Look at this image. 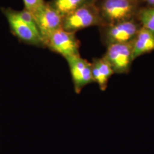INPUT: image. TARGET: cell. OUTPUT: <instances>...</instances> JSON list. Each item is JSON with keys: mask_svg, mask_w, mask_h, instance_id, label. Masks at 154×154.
<instances>
[{"mask_svg": "<svg viewBox=\"0 0 154 154\" xmlns=\"http://www.w3.org/2000/svg\"><path fill=\"white\" fill-rule=\"evenodd\" d=\"M95 4L102 26L135 19L143 6L141 0H96Z\"/></svg>", "mask_w": 154, "mask_h": 154, "instance_id": "6da1fadb", "label": "cell"}, {"mask_svg": "<svg viewBox=\"0 0 154 154\" xmlns=\"http://www.w3.org/2000/svg\"><path fill=\"white\" fill-rule=\"evenodd\" d=\"M103 23L95 2L82 6L63 17L62 28L75 33L91 26H102Z\"/></svg>", "mask_w": 154, "mask_h": 154, "instance_id": "7a4b0ae2", "label": "cell"}, {"mask_svg": "<svg viewBox=\"0 0 154 154\" xmlns=\"http://www.w3.org/2000/svg\"><path fill=\"white\" fill-rule=\"evenodd\" d=\"M99 28L102 42L107 47L110 45L132 42L141 25L135 18Z\"/></svg>", "mask_w": 154, "mask_h": 154, "instance_id": "3957f363", "label": "cell"}, {"mask_svg": "<svg viewBox=\"0 0 154 154\" xmlns=\"http://www.w3.org/2000/svg\"><path fill=\"white\" fill-rule=\"evenodd\" d=\"M44 45L65 58L80 55V42L76 37L75 33L66 31L62 28L50 34L45 40Z\"/></svg>", "mask_w": 154, "mask_h": 154, "instance_id": "277c9868", "label": "cell"}, {"mask_svg": "<svg viewBox=\"0 0 154 154\" xmlns=\"http://www.w3.org/2000/svg\"><path fill=\"white\" fill-rule=\"evenodd\" d=\"M114 74H126L131 71L133 61L131 42L128 43L116 44L107 46L103 56Z\"/></svg>", "mask_w": 154, "mask_h": 154, "instance_id": "5b68a950", "label": "cell"}, {"mask_svg": "<svg viewBox=\"0 0 154 154\" xmlns=\"http://www.w3.org/2000/svg\"><path fill=\"white\" fill-rule=\"evenodd\" d=\"M1 10L8 20L11 33L20 41L32 46L45 47L40 34L22 21L17 11L10 8H2Z\"/></svg>", "mask_w": 154, "mask_h": 154, "instance_id": "8992f818", "label": "cell"}, {"mask_svg": "<svg viewBox=\"0 0 154 154\" xmlns=\"http://www.w3.org/2000/svg\"><path fill=\"white\" fill-rule=\"evenodd\" d=\"M32 14L44 42L50 34L62 28L63 17L49 3L46 2Z\"/></svg>", "mask_w": 154, "mask_h": 154, "instance_id": "52a82bcc", "label": "cell"}, {"mask_svg": "<svg viewBox=\"0 0 154 154\" xmlns=\"http://www.w3.org/2000/svg\"><path fill=\"white\" fill-rule=\"evenodd\" d=\"M72 75L75 92L79 94L83 88L94 82L91 72V63L81 55L65 58Z\"/></svg>", "mask_w": 154, "mask_h": 154, "instance_id": "ba28073f", "label": "cell"}, {"mask_svg": "<svg viewBox=\"0 0 154 154\" xmlns=\"http://www.w3.org/2000/svg\"><path fill=\"white\" fill-rule=\"evenodd\" d=\"M134 60L154 51V33L141 28L131 42Z\"/></svg>", "mask_w": 154, "mask_h": 154, "instance_id": "9c48e42d", "label": "cell"}, {"mask_svg": "<svg viewBox=\"0 0 154 154\" xmlns=\"http://www.w3.org/2000/svg\"><path fill=\"white\" fill-rule=\"evenodd\" d=\"M91 63V72L94 82L97 83L102 91H105L111 76L114 74L109 63L102 58H95Z\"/></svg>", "mask_w": 154, "mask_h": 154, "instance_id": "30bf717a", "label": "cell"}, {"mask_svg": "<svg viewBox=\"0 0 154 154\" xmlns=\"http://www.w3.org/2000/svg\"><path fill=\"white\" fill-rule=\"evenodd\" d=\"M96 0H52L49 2L63 17L78 9L95 2Z\"/></svg>", "mask_w": 154, "mask_h": 154, "instance_id": "8fae6325", "label": "cell"}, {"mask_svg": "<svg viewBox=\"0 0 154 154\" xmlns=\"http://www.w3.org/2000/svg\"><path fill=\"white\" fill-rule=\"evenodd\" d=\"M136 19L142 27L154 33V6H142Z\"/></svg>", "mask_w": 154, "mask_h": 154, "instance_id": "7c38bea8", "label": "cell"}, {"mask_svg": "<svg viewBox=\"0 0 154 154\" xmlns=\"http://www.w3.org/2000/svg\"><path fill=\"white\" fill-rule=\"evenodd\" d=\"M17 13H18V16L20 17V18L23 22L26 23L30 28H32L35 32L39 34L37 25H36L35 20L33 18V15L31 13H30L25 8L21 11H17Z\"/></svg>", "mask_w": 154, "mask_h": 154, "instance_id": "4fadbf2b", "label": "cell"}, {"mask_svg": "<svg viewBox=\"0 0 154 154\" xmlns=\"http://www.w3.org/2000/svg\"><path fill=\"white\" fill-rule=\"evenodd\" d=\"M23 1L25 9L31 13L37 11L46 4L44 0H23Z\"/></svg>", "mask_w": 154, "mask_h": 154, "instance_id": "5bb4252c", "label": "cell"}, {"mask_svg": "<svg viewBox=\"0 0 154 154\" xmlns=\"http://www.w3.org/2000/svg\"><path fill=\"white\" fill-rule=\"evenodd\" d=\"M142 3L146 4V6H154V0H141Z\"/></svg>", "mask_w": 154, "mask_h": 154, "instance_id": "9a60e30c", "label": "cell"}]
</instances>
